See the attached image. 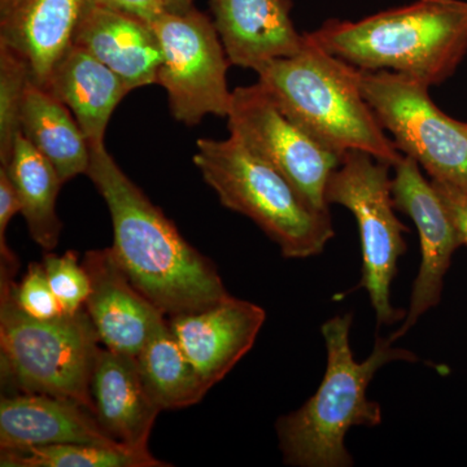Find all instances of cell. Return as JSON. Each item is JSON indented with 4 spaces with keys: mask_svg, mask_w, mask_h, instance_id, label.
<instances>
[{
    "mask_svg": "<svg viewBox=\"0 0 467 467\" xmlns=\"http://www.w3.org/2000/svg\"><path fill=\"white\" fill-rule=\"evenodd\" d=\"M42 264L64 315H75L85 308L90 294V279L84 264L78 261V254L73 251L63 254H46Z\"/></svg>",
    "mask_w": 467,
    "mask_h": 467,
    "instance_id": "cell-25",
    "label": "cell"
},
{
    "mask_svg": "<svg viewBox=\"0 0 467 467\" xmlns=\"http://www.w3.org/2000/svg\"><path fill=\"white\" fill-rule=\"evenodd\" d=\"M193 164L221 204L251 218L285 257L316 256L333 238L330 212L310 205L285 175L233 135L199 140Z\"/></svg>",
    "mask_w": 467,
    "mask_h": 467,
    "instance_id": "cell-5",
    "label": "cell"
},
{
    "mask_svg": "<svg viewBox=\"0 0 467 467\" xmlns=\"http://www.w3.org/2000/svg\"><path fill=\"white\" fill-rule=\"evenodd\" d=\"M58 444L129 448L112 438L97 416L70 399L14 392L0 400V450Z\"/></svg>",
    "mask_w": 467,
    "mask_h": 467,
    "instance_id": "cell-14",
    "label": "cell"
},
{
    "mask_svg": "<svg viewBox=\"0 0 467 467\" xmlns=\"http://www.w3.org/2000/svg\"><path fill=\"white\" fill-rule=\"evenodd\" d=\"M21 213V202L5 167L0 168V270L17 273L16 254L8 247L7 229L12 218Z\"/></svg>",
    "mask_w": 467,
    "mask_h": 467,
    "instance_id": "cell-27",
    "label": "cell"
},
{
    "mask_svg": "<svg viewBox=\"0 0 467 467\" xmlns=\"http://www.w3.org/2000/svg\"><path fill=\"white\" fill-rule=\"evenodd\" d=\"M266 319L250 301L226 299L169 319L171 333L205 384L212 389L250 352Z\"/></svg>",
    "mask_w": 467,
    "mask_h": 467,
    "instance_id": "cell-13",
    "label": "cell"
},
{
    "mask_svg": "<svg viewBox=\"0 0 467 467\" xmlns=\"http://www.w3.org/2000/svg\"><path fill=\"white\" fill-rule=\"evenodd\" d=\"M21 133L54 165L64 183L88 173L90 144L72 110L30 77L21 109Z\"/></svg>",
    "mask_w": 467,
    "mask_h": 467,
    "instance_id": "cell-20",
    "label": "cell"
},
{
    "mask_svg": "<svg viewBox=\"0 0 467 467\" xmlns=\"http://www.w3.org/2000/svg\"><path fill=\"white\" fill-rule=\"evenodd\" d=\"M45 88L72 110L90 146L104 144L113 110L131 91L124 79L75 43Z\"/></svg>",
    "mask_w": 467,
    "mask_h": 467,
    "instance_id": "cell-19",
    "label": "cell"
},
{
    "mask_svg": "<svg viewBox=\"0 0 467 467\" xmlns=\"http://www.w3.org/2000/svg\"><path fill=\"white\" fill-rule=\"evenodd\" d=\"M352 316L326 321L322 337L327 367L317 392L303 407L276 422L285 463L297 467H349L346 435L353 426L374 427L382 422V408L368 398V387L380 368L393 361H417L407 349L395 348L391 337H378L373 352L358 362L350 348Z\"/></svg>",
    "mask_w": 467,
    "mask_h": 467,
    "instance_id": "cell-2",
    "label": "cell"
},
{
    "mask_svg": "<svg viewBox=\"0 0 467 467\" xmlns=\"http://www.w3.org/2000/svg\"><path fill=\"white\" fill-rule=\"evenodd\" d=\"M86 175L109 207L117 264L165 316L198 312L230 296L214 264L181 235L104 144L90 146Z\"/></svg>",
    "mask_w": 467,
    "mask_h": 467,
    "instance_id": "cell-1",
    "label": "cell"
},
{
    "mask_svg": "<svg viewBox=\"0 0 467 467\" xmlns=\"http://www.w3.org/2000/svg\"><path fill=\"white\" fill-rule=\"evenodd\" d=\"M15 275H0V373L16 392L70 399L94 411L91 377L100 339L85 308L39 319L15 300Z\"/></svg>",
    "mask_w": 467,
    "mask_h": 467,
    "instance_id": "cell-6",
    "label": "cell"
},
{
    "mask_svg": "<svg viewBox=\"0 0 467 467\" xmlns=\"http://www.w3.org/2000/svg\"><path fill=\"white\" fill-rule=\"evenodd\" d=\"M393 169V202L399 211L413 220L420 244V272L411 290L407 316L400 327L389 337L395 342L439 303L451 254L462 241L434 183L423 177L416 160L404 155Z\"/></svg>",
    "mask_w": 467,
    "mask_h": 467,
    "instance_id": "cell-11",
    "label": "cell"
},
{
    "mask_svg": "<svg viewBox=\"0 0 467 467\" xmlns=\"http://www.w3.org/2000/svg\"><path fill=\"white\" fill-rule=\"evenodd\" d=\"M29 66L7 43L0 42V162L7 165L15 140L21 133V109L27 82Z\"/></svg>",
    "mask_w": 467,
    "mask_h": 467,
    "instance_id": "cell-24",
    "label": "cell"
},
{
    "mask_svg": "<svg viewBox=\"0 0 467 467\" xmlns=\"http://www.w3.org/2000/svg\"><path fill=\"white\" fill-rule=\"evenodd\" d=\"M291 8V0H211L230 64L256 70L275 58L299 54L306 34L295 29Z\"/></svg>",
    "mask_w": 467,
    "mask_h": 467,
    "instance_id": "cell-15",
    "label": "cell"
},
{
    "mask_svg": "<svg viewBox=\"0 0 467 467\" xmlns=\"http://www.w3.org/2000/svg\"><path fill=\"white\" fill-rule=\"evenodd\" d=\"M434 183L436 192H439L445 207L450 212L451 220L454 225L459 230L461 241L462 244L467 245V195L460 190L454 189L447 183L436 182Z\"/></svg>",
    "mask_w": 467,
    "mask_h": 467,
    "instance_id": "cell-28",
    "label": "cell"
},
{
    "mask_svg": "<svg viewBox=\"0 0 467 467\" xmlns=\"http://www.w3.org/2000/svg\"><path fill=\"white\" fill-rule=\"evenodd\" d=\"M162 51L158 84L168 92L177 121L195 126L207 115L229 116L230 64L213 20L195 7L165 11L150 24Z\"/></svg>",
    "mask_w": 467,
    "mask_h": 467,
    "instance_id": "cell-9",
    "label": "cell"
},
{
    "mask_svg": "<svg viewBox=\"0 0 467 467\" xmlns=\"http://www.w3.org/2000/svg\"><path fill=\"white\" fill-rule=\"evenodd\" d=\"M5 168L21 202V214L33 241L45 251H52L60 241L63 223L57 216V202L61 181L57 169L18 133L11 160Z\"/></svg>",
    "mask_w": 467,
    "mask_h": 467,
    "instance_id": "cell-21",
    "label": "cell"
},
{
    "mask_svg": "<svg viewBox=\"0 0 467 467\" xmlns=\"http://www.w3.org/2000/svg\"><path fill=\"white\" fill-rule=\"evenodd\" d=\"M2 467H165L150 451L91 444H58L0 450Z\"/></svg>",
    "mask_w": 467,
    "mask_h": 467,
    "instance_id": "cell-23",
    "label": "cell"
},
{
    "mask_svg": "<svg viewBox=\"0 0 467 467\" xmlns=\"http://www.w3.org/2000/svg\"><path fill=\"white\" fill-rule=\"evenodd\" d=\"M310 36L349 66L389 70L431 88L465 57L467 2L417 0L359 21H326Z\"/></svg>",
    "mask_w": 467,
    "mask_h": 467,
    "instance_id": "cell-3",
    "label": "cell"
},
{
    "mask_svg": "<svg viewBox=\"0 0 467 467\" xmlns=\"http://www.w3.org/2000/svg\"><path fill=\"white\" fill-rule=\"evenodd\" d=\"M12 292L21 310L34 318L51 319L64 315L42 263L30 264L23 279L12 284Z\"/></svg>",
    "mask_w": 467,
    "mask_h": 467,
    "instance_id": "cell-26",
    "label": "cell"
},
{
    "mask_svg": "<svg viewBox=\"0 0 467 467\" xmlns=\"http://www.w3.org/2000/svg\"><path fill=\"white\" fill-rule=\"evenodd\" d=\"M135 358L147 389L161 410L192 407L211 389L175 339L167 321L150 335Z\"/></svg>",
    "mask_w": 467,
    "mask_h": 467,
    "instance_id": "cell-22",
    "label": "cell"
},
{
    "mask_svg": "<svg viewBox=\"0 0 467 467\" xmlns=\"http://www.w3.org/2000/svg\"><path fill=\"white\" fill-rule=\"evenodd\" d=\"M95 416L117 441L150 451L149 441L161 408L147 389L137 358L100 348L91 377Z\"/></svg>",
    "mask_w": 467,
    "mask_h": 467,
    "instance_id": "cell-17",
    "label": "cell"
},
{
    "mask_svg": "<svg viewBox=\"0 0 467 467\" xmlns=\"http://www.w3.org/2000/svg\"><path fill=\"white\" fill-rule=\"evenodd\" d=\"M16 0H0V12L5 11L11 7Z\"/></svg>",
    "mask_w": 467,
    "mask_h": 467,
    "instance_id": "cell-31",
    "label": "cell"
},
{
    "mask_svg": "<svg viewBox=\"0 0 467 467\" xmlns=\"http://www.w3.org/2000/svg\"><path fill=\"white\" fill-rule=\"evenodd\" d=\"M254 72L278 109L326 149L340 156L362 150L392 168L404 158L359 90L356 67L326 51L310 33L299 54Z\"/></svg>",
    "mask_w": 467,
    "mask_h": 467,
    "instance_id": "cell-4",
    "label": "cell"
},
{
    "mask_svg": "<svg viewBox=\"0 0 467 467\" xmlns=\"http://www.w3.org/2000/svg\"><path fill=\"white\" fill-rule=\"evenodd\" d=\"M92 2L125 12L149 24H152L156 18L167 11L164 0H92Z\"/></svg>",
    "mask_w": 467,
    "mask_h": 467,
    "instance_id": "cell-29",
    "label": "cell"
},
{
    "mask_svg": "<svg viewBox=\"0 0 467 467\" xmlns=\"http://www.w3.org/2000/svg\"><path fill=\"white\" fill-rule=\"evenodd\" d=\"M90 294L85 309L106 348L137 358L165 315L138 290L110 248L86 252Z\"/></svg>",
    "mask_w": 467,
    "mask_h": 467,
    "instance_id": "cell-12",
    "label": "cell"
},
{
    "mask_svg": "<svg viewBox=\"0 0 467 467\" xmlns=\"http://www.w3.org/2000/svg\"><path fill=\"white\" fill-rule=\"evenodd\" d=\"M356 78L402 155L416 160L432 181L467 195V124L445 115L430 98V86L410 77L356 67Z\"/></svg>",
    "mask_w": 467,
    "mask_h": 467,
    "instance_id": "cell-8",
    "label": "cell"
},
{
    "mask_svg": "<svg viewBox=\"0 0 467 467\" xmlns=\"http://www.w3.org/2000/svg\"><path fill=\"white\" fill-rule=\"evenodd\" d=\"M227 121L230 135L285 175L310 205L328 212L326 187L343 156L288 119L260 84L232 92Z\"/></svg>",
    "mask_w": 467,
    "mask_h": 467,
    "instance_id": "cell-10",
    "label": "cell"
},
{
    "mask_svg": "<svg viewBox=\"0 0 467 467\" xmlns=\"http://www.w3.org/2000/svg\"><path fill=\"white\" fill-rule=\"evenodd\" d=\"M167 11L184 12L193 8L192 0H164Z\"/></svg>",
    "mask_w": 467,
    "mask_h": 467,
    "instance_id": "cell-30",
    "label": "cell"
},
{
    "mask_svg": "<svg viewBox=\"0 0 467 467\" xmlns=\"http://www.w3.org/2000/svg\"><path fill=\"white\" fill-rule=\"evenodd\" d=\"M389 168L367 152L348 150L326 187L327 204L343 205L358 221L362 248L359 287L368 291L378 325H393L407 316L391 303L398 261L407 250L408 227L393 211Z\"/></svg>",
    "mask_w": 467,
    "mask_h": 467,
    "instance_id": "cell-7",
    "label": "cell"
},
{
    "mask_svg": "<svg viewBox=\"0 0 467 467\" xmlns=\"http://www.w3.org/2000/svg\"><path fill=\"white\" fill-rule=\"evenodd\" d=\"M91 0H16L0 12V42L29 66L36 84L46 88L58 61L75 43L77 27Z\"/></svg>",
    "mask_w": 467,
    "mask_h": 467,
    "instance_id": "cell-18",
    "label": "cell"
},
{
    "mask_svg": "<svg viewBox=\"0 0 467 467\" xmlns=\"http://www.w3.org/2000/svg\"><path fill=\"white\" fill-rule=\"evenodd\" d=\"M75 45L109 67L133 91L158 84L162 51L150 24L90 2L77 27Z\"/></svg>",
    "mask_w": 467,
    "mask_h": 467,
    "instance_id": "cell-16",
    "label": "cell"
}]
</instances>
